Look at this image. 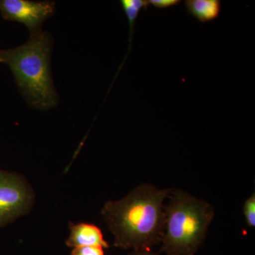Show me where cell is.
Wrapping results in <instances>:
<instances>
[{
  "label": "cell",
  "instance_id": "11",
  "mask_svg": "<svg viewBox=\"0 0 255 255\" xmlns=\"http://www.w3.org/2000/svg\"><path fill=\"white\" fill-rule=\"evenodd\" d=\"M149 6H153L156 9H164L177 6L182 2L180 0H147Z\"/></svg>",
  "mask_w": 255,
  "mask_h": 255
},
{
  "label": "cell",
  "instance_id": "10",
  "mask_svg": "<svg viewBox=\"0 0 255 255\" xmlns=\"http://www.w3.org/2000/svg\"><path fill=\"white\" fill-rule=\"evenodd\" d=\"M71 255H105L104 248L98 246L78 247L73 248Z\"/></svg>",
  "mask_w": 255,
  "mask_h": 255
},
{
  "label": "cell",
  "instance_id": "5",
  "mask_svg": "<svg viewBox=\"0 0 255 255\" xmlns=\"http://www.w3.org/2000/svg\"><path fill=\"white\" fill-rule=\"evenodd\" d=\"M53 1L0 0V13L8 21L23 23L32 33L41 31L43 23L54 13Z\"/></svg>",
  "mask_w": 255,
  "mask_h": 255
},
{
  "label": "cell",
  "instance_id": "6",
  "mask_svg": "<svg viewBox=\"0 0 255 255\" xmlns=\"http://www.w3.org/2000/svg\"><path fill=\"white\" fill-rule=\"evenodd\" d=\"M70 236L66 241L67 246L69 248L85 246L110 248L108 243L104 238L102 230L95 224L88 223H70Z\"/></svg>",
  "mask_w": 255,
  "mask_h": 255
},
{
  "label": "cell",
  "instance_id": "8",
  "mask_svg": "<svg viewBox=\"0 0 255 255\" xmlns=\"http://www.w3.org/2000/svg\"><path fill=\"white\" fill-rule=\"evenodd\" d=\"M120 4L124 10L129 23V50L131 46L132 35L134 33L137 16L142 9L147 10L149 7L147 0H122Z\"/></svg>",
  "mask_w": 255,
  "mask_h": 255
},
{
  "label": "cell",
  "instance_id": "7",
  "mask_svg": "<svg viewBox=\"0 0 255 255\" xmlns=\"http://www.w3.org/2000/svg\"><path fill=\"white\" fill-rule=\"evenodd\" d=\"M184 5L188 14L201 23L214 21L221 14L220 0H186Z\"/></svg>",
  "mask_w": 255,
  "mask_h": 255
},
{
  "label": "cell",
  "instance_id": "3",
  "mask_svg": "<svg viewBox=\"0 0 255 255\" xmlns=\"http://www.w3.org/2000/svg\"><path fill=\"white\" fill-rule=\"evenodd\" d=\"M164 206L165 224L160 251L167 255H194L205 241L214 207L187 191L172 189Z\"/></svg>",
  "mask_w": 255,
  "mask_h": 255
},
{
  "label": "cell",
  "instance_id": "9",
  "mask_svg": "<svg viewBox=\"0 0 255 255\" xmlns=\"http://www.w3.org/2000/svg\"><path fill=\"white\" fill-rule=\"evenodd\" d=\"M243 213L246 219L247 225L249 227L255 226V193L245 201L243 204Z\"/></svg>",
  "mask_w": 255,
  "mask_h": 255
},
{
  "label": "cell",
  "instance_id": "1",
  "mask_svg": "<svg viewBox=\"0 0 255 255\" xmlns=\"http://www.w3.org/2000/svg\"><path fill=\"white\" fill-rule=\"evenodd\" d=\"M172 189L142 184L123 199L106 203L101 213L113 234L114 246L151 251L161 243L165 224L164 202Z\"/></svg>",
  "mask_w": 255,
  "mask_h": 255
},
{
  "label": "cell",
  "instance_id": "4",
  "mask_svg": "<svg viewBox=\"0 0 255 255\" xmlns=\"http://www.w3.org/2000/svg\"><path fill=\"white\" fill-rule=\"evenodd\" d=\"M32 204L33 194L26 181L0 169V227L27 214Z\"/></svg>",
  "mask_w": 255,
  "mask_h": 255
},
{
  "label": "cell",
  "instance_id": "12",
  "mask_svg": "<svg viewBox=\"0 0 255 255\" xmlns=\"http://www.w3.org/2000/svg\"><path fill=\"white\" fill-rule=\"evenodd\" d=\"M128 255H159L157 254H156V253H153V252L152 251V250L151 251H133L132 253H130V254H129Z\"/></svg>",
  "mask_w": 255,
  "mask_h": 255
},
{
  "label": "cell",
  "instance_id": "2",
  "mask_svg": "<svg viewBox=\"0 0 255 255\" xmlns=\"http://www.w3.org/2000/svg\"><path fill=\"white\" fill-rule=\"evenodd\" d=\"M52 45L51 37L41 30L32 33L21 46L0 50V63L9 66L28 104L40 110L58 105V96L50 74Z\"/></svg>",
  "mask_w": 255,
  "mask_h": 255
}]
</instances>
